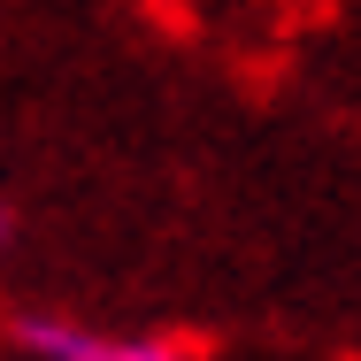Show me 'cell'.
Segmentation results:
<instances>
[{
  "instance_id": "obj_2",
  "label": "cell",
  "mask_w": 361,
  "mask_h": 361,
  "mask_svg": "<svg viewBox=\"0 0 361 361\" xmlns=\"http://www.w3.org/2000/svg\"><path fill=\"white\" fill-rule=\"evenodd\" d=\"M8 223H16V216H8V200H0V238H8Z\"/></svg>"
},
{
  "instance_id": "obj_1",
  "label": "cell",
  "mask_w": 361,
  "mask_h": 361,
  "mask_svg": "<svg viewBox=\"0 0 361 361\" xmlns=\"http://www.w3.org/2000/svg\"><path fill=\"white\" fill-rule=\"evenodd\" d=\"M16 338L39 361H185L177 346H146V338H100V331H77V323H54V315H23Z\"/></svg>"
}]
</instances>
